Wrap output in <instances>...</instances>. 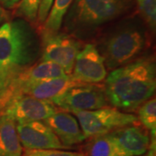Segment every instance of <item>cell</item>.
Wrapping results in <instances>:
<instances>
[{
	"label": "cell",
	"mask_w": 156,
	"mask_h": 156,
	"mask_svg": "<svg viewBox=\"0 0 156 156\" xmlns=\"http://www.w3.org/2000/svg\"><path fill=\"white\" fill-rule=\"evenodd\" d=\"M103 86L108 101L112 106L123 111H135L154 95V59L143 56L113 69L107 76Z\"/></svg>",
	"instance_id": "obj_1"
},
{
	"label": "cell",
	"mask_w": 156,
	"mask_h": 156,
	"mask_svg": "<svg viewBox=\"0 0 156 156\" xmlns=\"http://www.w3.org/2000/svg\"><path fill=\"white\" fill-rule=\"evenodd\" d=\"M41 52V40L24 19L19 17L0 25V76L5 83L34 65Z\"/></svg>",
	"instance_id": "obj_2"
},
{
	"label": "cell",
	"mask_w": 156,
	"mask_h": 156,
	"mask_svg": "<svg viewBox=\"0 0 156 156\" xmlns=\"http://www.w3.org/2000/svg\"><path fill=\"white\" fill-rule=\"evenodd\" d=\"M133 5V0H74L64 17V27L68 33L82 37L122 17Z\"/></svg>",
	"instance_id": "obj_3"
},
{
	"label": "cell",
	"mask_w": 156,
	"mask_h": 156,
	"mask_svg": "<svg viewBox=\"0 0 156 156\" xmlns=\"http://www.w3.org/2000/svg\"><path fill=\"white\" fill-rule=\"evenodd\" d=\"M147 44L146 29L135 22L118 25L102 39L99 52L109 70L137 59Z\"/></svg>",
	"instance_id": "obj_4"
},
{
	"label": "cell",
	"mask_w": 156,
	"mask_h": 156,
	"mask_svg": "<svg viewBox=\"0 0 156 156\" xmlns=\"http://www.w3.org/2000/svg\"><path fill=\"white\" fill-rule=\"evenodd\" d=\"M84 138L110 134L115 129L138 123V118L133 114L120 111L115 108L105 107L95 110L75 111Z\"/></svg>",
	"instance_id": "obj_5"
},
{
	"label": "cell",
	"mask_w": 156,
	"mask_h": 156,
	"mask_svg": "<svg viewBox=\"0 0 156 156\" xmlns=\"http://www.w3.org/2000/svg\"><path fill=\"white\" fill-rule=\"evenodd\" d=\"M51 102L62 111L95 110L108 107L104 86L98 83H77L52 99Z\"/></svg>",
	"instance_id": "obj_6"
},
{
	"label": "cell",
	"mask_w": 156,
	"mask_h": 156,
	"mask_svg": "<svg viewBox=\"0 0 156 156\" xmlns=\"http://www.w3.org/2000/svg\"><path fill=\"white\" fill-rule=\"evenodd\" d=\"M41 60L55 62L70 76L81 43L76 37L68 32L41 35Z\"/></svg>",
	"instance_id": "obj_7"
},
{
	"label": "cell",
	"mask_w": 156,
	"mask_h": 156,
	"mask_svg": "<svg viewBox=\"0 0 156 156\" xmlns=\"http://www.w3.org/2000/svg\"><path fill=\"white\" fill-rule=\"evenodd\" d=\"M58 111L53 102L40 100L28 95L11 96L2 113L12 118L16 123L44 121Z\"/></svg>",
	"instance_id": "obj_8"
},
{
	"label": "cell",
	"mask_w": 156,
	"mask_h": 156,
	"mask_svg": "<svg viewBox=\"0 0 156 156\" xmlns=\"http://www.w3.org/2000/svg\"><path fill=\"white\" fill-rule=\"evenodd\" d=\"M71 77L82 83H100L108 76L104 59L93 44H87L76 56Z\"/></svg>",
	"instance_id": "obj_9"
},
{
	"label": "cell",
	"mask_w": 156,
	"mask_h": 156,
	"mask_svg": "<svg viewBox=\"0 0 156 156\" xmlns=\"http://www.w3.org/2000/svg\"><path fill=\"white\" fill-rule=\"evenodd\" d=\"M17 131L25 149H67L44 122L17 123Z\"/></svg>",
	"instance_id": "obj_10"
},
{
	"label": "cell",
	"mask_w": 156,
	"mask_h": 156,
	"mask_svg": "<svg viewBox=\"0 0 156 156\" xmlns=\"http://www.w3.org/2000/svg\"><path fill=\"white\" fill-rule=\"evenodd\" d=\"M65 71L59 65L50 61H41L36 65L17 74L11 78L7 83L11 92V96L20 89L30 84L36 83L48 79L67 76Z\"/></svg>",
	"instance_id": "obj_11"
},
{
	"label": "cell",
	"mask_w": 156,
	"mask_h": 156,
	"mask_svg": "<svg viewBox=\"0 0 156 156\" xmlns=\"http://www.w3.org/2000/svg\"><path fill=\"white\" fill-rule=\"evenodd\" d=\"M44 122L67 148L85 140L77 119L69 112L56 111Z\"/></svg>",
	"instance_id": "obj_12"
},
{
	"label": "cell",
	"mask_w": 156,
	"mask_h": 156,
	"mask_svg": "<svg viewBox=\"0 0 156 156\" xmlns=\"http://www.w3.org/2000/svg\"><path fill=\"white\" fill-rule=\"evenodd\" d=\"M109 134L130 156L143 155L149 148L150 134L138 123L115 129Z\"/></svg>",
	"instance_id": "obj_13"
},
{
	"label": "cell",
	"mask_w": 156,
	"mask_h": 156,
	"mask_svg": "<svg viewBox=\"0 0 156 156\" xmlns=\"http://www.w3.org/2000/svg\"><path fill=\"white\" fill-rule=\"evenodd\" d=\"M77 83H80L75 81L71 76L48 79L25 86L12 95H28L40 100L51 101L52 99L62 94L66 89Z\"/></svg>",
	"instance_id": "obj_14"
},
{
	"label": "cell",
	"mask_w": 156,
	"mask_h": 156,
	"mask_svg": "<svg viewBox=\"0 0 156 156\" xmlns=\"http://www.w3.org/2000/svg\"><path fill=\"white\" fill-rule=\"evenodd\" d=\"M23 146L16 122L5 114H0V156H22Z\"/></svg>",
	"instance_id": "obj_15"
},
{
	"label": "cell",
	"mask_w": 156,
	"mask_h": 156,
	"mask_svg": "<svg viewBox=\"0 0 156 156\" xmlns=\"http://www.w3.org/2000/svg\"><path fill=\"white\" fill-rule=\"evenodd\" d=\"M84 156H130L118 145L109 134L89 138L84 148Z\"/></svg>",
	"instance_id": "obj_16"
},
{
	"label": "cell",
	"mask_w": 156,
	"mask_h": 156,
	"mask_svg": "<svg viewBox=\"0 0 156 156\" xmlns=\"http://www.w3.org/2000/svg\"><path fill=\"white\" fill-rule=\"evenodd\" d=\"M74 0H54L50 11L42 25L41 35H50L59 32L64 17Z\"/></svg>",
	"instance_id": "obj_17"
},
{
	"label": "cell",
	"mask_w": 156,
	"mask_h": 156,
	"mask_svg": "<svg viewBox=\"0 0 156 156\" xmlns=\"http://www.w3.org/2000/svg\"><path fill=\"white\" fill-rule=\"evenodd\" d=\"M138 121L142 126L150 131L151 135L155 136L156 133V100L150 98L141 104L138 110Z\"/></svg>",
	"instance_id": "obj_18"
},
{
	"label": "cell",
	"mask_w": 156,
	"mask_h": 156,
	"mask_svg": "<svg viewBox=\"0 0 156 156\" xmlns=\"http://www.w3.org/2000/svg\"><path fill=\"white\" fill-rule=\"evenodd\" d=\"M41 1L42 0H20L15 8L16 16L24 19L31 25L37 23Z\"/></svg>",
	"instance_id": "obj_19"
},
{
	"label": "cell",
	"mask_w": 156,
	"mask_h": 156,
	"mask_svg": "<svg viewBox=\"0 0 156 156\" xmlns=\"http://www.w3.org/2000/svg\"><path fill=\"white\" fill-rule=\"evenodd\" d=\"M144 22L154 31L156 27V0H135Z\"/></svg>",
	"instance_id": "obj_20"
},
{
	"label": "cell",
	"mask_w": 156,
	"mask_h": 156,
	"mask_svg": "<svg viewBox=\"0 0 156 156\" xmlns=\"http://www.w3.org/2000/svg\"><path fill=\"white\" fill-rule=\"evenodd\" d=\"M22 156H84L82 152H72L64 149H25Z\"/></svg>",
	"instance_id": "obj_21"
},
{
	"label": "cell",
	"mask_w": 156,
	"mask_h": 156,
	"mask_svg": "<svg viewBox=\"0 0 156 156\" xmlns=\"http://www.w3.org/2000/svg\"><path fill=\"white\" fill-rule=\"evenodd\" d=\"M53 1L54 0H42L41 1L38 13H37V23L39 26H42L43 23H44L45 19L50 11Z\"/></svg>",
	"instance_id": "obj_22"
},
{
	"label": "cell",
	"mask_w": 156,
	"mask_h": 156,
	"mask_svg": "<svg viewBox=\"0 0 156 156\" xmlns=\"http://www.w3.org/2000/svg\"><path fill=\"white\" fill-rule=\"evenodd\" d=\"M11 97V92L6 83H0V114L4 110L8 101Z\"/></svg>",
	"instance_id": "obj_23"
},
{
	"label": "cell",
	"mask_w": 156,
	"mask_h": 156,
	"mask_svg": "<svg viewBox=\"0 0 156 156\" xmlns=\"http://www.w3.org/2000/svg\"><path fill=\"white\" fill-rule=\"evenodd\" d=\"M141 156H156V140L155 136L150 134V145L147 153Z\"/></svg>",
	"instance_id": "obj_24"
},
{
	"label": "cell",
	"mask_w": 156,
	"mask_h": 156,
	"mask_svg": "<svg viewBox=\"0 0 156 156\" xmlns=\"http://www.w3.org/2000/svg\"><path fill=\"white\" fill-rule=\"evenodd\" d=\"M20 0H0V5L6 10L15 9Z\"/></svg>",
	"instance_id": "obj_25"
},
{
	"label": "cell",
	"mask_w": 156,
	"mask_h": 156,
	"mask_svg": "<svg viewBox=\"0 0 156 156\" xmlns=\"http://www.w3.org/2000/svg\"><path fill=\"white\" fill-rule=\"evenodd\" d=\"M8 13L6 12V11L0 5V25L3 24L4 23L6 22L8 20Z\"/></svg>",
	"instance_id": "obj_26"
},
{
	"label": "cell",
	"mask_w": 156,
	"mask_h": 156,
	"mask_svg": "<svg viewBox=\"0 0 156 156\" xmlns=\"http://www.w3.org/2000/svg\"><path fill=\"white\" fill-rule=\"evenodd\" d=\"M5 83V82H4V81L2 80V78H1V76H0V83Z\"/></svg>",
	"instance_id": "obj_27"
}]
</instances>
